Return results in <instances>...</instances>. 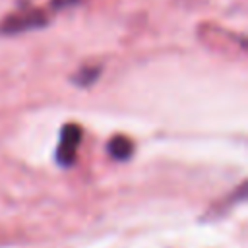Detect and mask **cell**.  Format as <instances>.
I'll use <instances>...</instances> for the list:
<instances>
[{"instance_id":"5","label":"cell","mask_w":248,"mask_h":248,"mask_svg":"<svg viewBox=\"0 0 248 248\" xmlns=\"http://www.w3.org/2000/svg\"><path fill=\"white\" fill-rule=\"evenodd\" d=\"M81 0H52V8L54 10H60V8H70L74 4H79Z\"/></svg>"},{"instance_id":"1","label":"cell","mask_w":248,"mask_h":248,"mask_svg":"<svg viewBox=\"0 0 248 248\" xmlns=\"http://www.w3.org/2000/svg\"><path fill=\"white\" fill-rule=\"evenodd\" d=\"M46 21H48V17L43 10H25V12H17V14L4 17L0 21V33L2 35H16V33L45 27Z\"/></svg>"},{"instance_id":"2","label":"cell","mask_w":248,"mask_h":248,"mask_svg":"<svg viewBox=\"0 0 248 248\" xmlns=\"http://www.w3.org/2000/svg\"><path fill=\"white\" fill-rule=\"evenodd\" d=\"M79 140H81V128L78 124H66L62 128V136H60V143L56 151V159L60 165L70 167L76 161Z\"/></svg>"},{"instance_id":"4","label":"cell","mask_w":248,"mask_h":248,"mask_svg":"<svg viewBox=\"0 0 248 248\" xmlns=\"http://www.w3.org/2000/svg\"><path fill=\"white\" fill-rule=\"evenodd\" d=\"M97 76H99V68H97V66H87V68H81V70L76 74L74 81L85 87V85H91V83L97 79Z\"/></svg>"},{"instance_id":"3","label":"cell","mask_w":248,"mask_h":248,"mask_svg":"<svg viewBox=\"0 0 248 248\" xmlns=\"http://www.w3.org/2000/svg\"><path fill=\"white\" fill-rule=\"evenodd\" d=\"M132 151H134V143H132V140L126 138V136H114V138L108 141V153H110L114 159H118V161L128 159V157L132 155Z\"/></svg>"}]
</instances>
